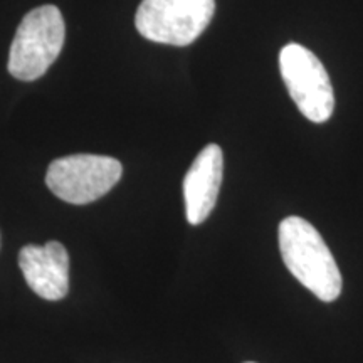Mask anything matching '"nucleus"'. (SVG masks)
<instances>
[{"mask_svg":"<svg viewBox=\"0 0 363 363\" xmlns=\"http://www.w3.org/2000/svg\"><path fill=\"white\" fill-rule=\"evenodd\" d=\"M279 251L289 272L316 298L325 303L338 299L342 272L315 225L303 217H286L279 224Z\"/></svg>","mask_w":363,"mask_h":363,"instance_id":"nucleus-1","label":"nucleus"},{"mask_svg":"<svg viewBox=\"0 0 363 363\" xmlns=\"http://www.w3.org/2000/svg\"><path fill=\"white\" fill-rule=\"evenodd\" d=\"M65 39V19L56 6H40L26 13L9 52V72L21 81L43 78L61 54Z\"/></svg>","mask_w":363,"mask_h":363,"instance_id":"nucleus-2","label":"nucleus"},{"mask_svg":"<svg viewBox=\"0 0 363 363\" xmlns=\"http://www.w3.org/2000/svg\"><path fill=\"white\" fill-rule=\"evenodd\" d=\"M216 13V0H142L135 26L158 44L189 45L201 38Z\"/></svg>","mask_w":363,"mask_h":363,"instance_id":"nucleus-3","label":"nucleus"},{"mask_svg":"<svg viewBox=\"0 0 363 363\" xmlns=\"http://www.w3.org/2000/svg\"><path fill=\"white\" fill-rule=\"evenodd\" d=\"M121 175L123 165L116 158L79 153L51 162L45 185L61 201L84 206L110 192Z\"/></svg>","mask_w":363,"mask_h":363,"instance_id":"nucleus-4","label":"nucleus"},{"mask_svg":"<svg viewBox=\"0 0 363 363\" xmlns=\"http://www.w3.org/2000/svg\"><path fill=\"white\" fill-rule=\"evenodd\" d=\"M279 71L289 96L313 123H325L335 110V94L323 62L305 45L291 43L279 52Z\"/></svg>","mask_w":363,"mask_h":363,"instance_id":"nucleus-5","label":"nucleus"},{"mask_svg":"<svg viewBox=\"0 0 363 363\" xmlns=\"http://www.w3.org/2000/svg\"><path fill=\"white\" fill-rule=\"evenodd\" d=\"M19 267L29 288L48 301H59L69 291V254L57 240L22 247Z\"/></svg>","mask_w":363,"mask_h":363,"instance_id":"nucleus-6","label":"nucleus"},{"mask_svg":"<svg viewBox=\"0 0 363 363\" xmlns=\"http://www.w3.org/2000/svg\"><path fill=\"white\" fill-rule=\"evenodd\" d=\"M224 175V153L211 143L199 153L184 179L185 216L189 224L199 225L214 211Z\"/></svg>","mask_w":363,"mask_h":363,"instance_id":"nucleus-7","label":"nucleus"},{"mask_svg":"<svg viewBox=\"0 0 363 363\" xmlns=\"http://www.w3.org/2000/svg\"><path fill=\"white\" fill-rule=\"evenodd\" d=\"M246 363H254V362H246Z\"/></svg>","mask_w":363,"mask_h":363,"instance_id":"nucleus-8","label":"nucleus"}]
</instances>
